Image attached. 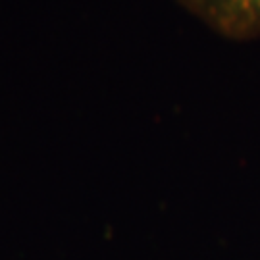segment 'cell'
<instances>
[{
  "instance_id": "cell-1",
  "label": "cell",
  "mask_w": 260,
  "mask_h": 260,
  "mask_svg": "<svg viewBox=\"0 0 260 260\" xmlns=\"http://www.w3.org/2000/svg\"><path fill=\"white\" fill-rule=\"evenodd\" d=\"M214 35L251 43L260 39V0H174Z\"/></svg>"
}]
</instances>
